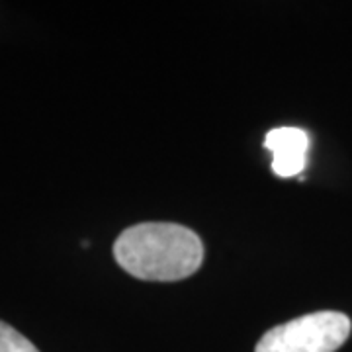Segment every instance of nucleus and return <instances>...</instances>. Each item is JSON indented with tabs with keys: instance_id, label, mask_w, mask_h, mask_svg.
Returning a JSON list of instances; mask_svg holds the SVG:
<instances>
[{
	"instance_id": "1",
	"label": "nucleus",
	"mask_w": 352,
	"mask_h": 352,
	"mask_svg": "<svg viewBox=\"0 0 352 352\" xmlns=\"http://www.w3.org/2000/svg\"><path fill=\"white\" fill-rule=\"evenodd\" d=\"M113 256L127 274L149 282L192 276L204 261L201 239L176 223H139L113 243Z\"/></svg>"
},
{
	"instance_id": "2",
	"label": "nucleus",
	"mask_w": 352,
	"mask_h": 352,
	"mask_svg": "<svg viewBox=\"0 0 352 352\" xmlns=\"http://www.w3.org/2000/svg\"><path fill=\"white\" fill-rule=\"evenodd\" d=\"M351 329V319L340 311H315L266 331L254 352H335Z\"/></svg>"
},
{
	"instance_id": "4",
	"label": "nucleus",
	"mask_w": 352,
	"mask_h": 352,
	"mask_svg": "<svg viewBox=\"0 0 352 352\" xmlns=\"http://www.w3.org/2000/svg\"><path fill=\"white\" fill-rule=\"evenodd\" d=\"M0 352H39L34 342L25 339L22 333L0 321Z\"/></svg>"
},
{
	"instance_id": "3",
	"label": "nucleus",
	"mask_w": 352,
	"mask_h": 352,
	"mask_svg": "<svg viewBox=\"0 0 352 352\" xmlns=\"http://www.w3.org/2000/svg\"><path fill=\"white\" fill-rule=\"evenodd\" d=\"M264 147L272 153V173L280 178L302 175L309 149V138L298 127H278L266 133Z\"/></svg>"
}]
</instances>
